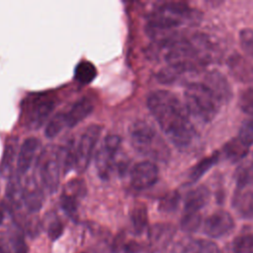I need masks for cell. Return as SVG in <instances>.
<instances>
[{
	"mask_svg": "<svg viewBox=\"0 0 253 253\" xmlns=\"http://www.w3.org/2000/svg\"><path fill=\"white\" fill-rule=\"evenodd\" d=\"M147 107L168 139L181 150L188 149L197 139V131L189 113L176 94L156 90L147 97Z\"/></svg>",
	"mask_w": 253,
	"mask_h": 253,
	"instance_id": "1",
	"label": "cell"
},
{
	"mask_svg": "<svg viewBox=\"0 0 253 253\" xmlns=\"http://www.w3.org/2000/svg\"><path fill=\"white\" fill-rule=\"evenodd\" d=\"M129 135L131 144L137 152L160 161L168 159V146L149 123L136 121L129 128Z\"/></svg>",
	"mask_w": 253,
	"mask_h": 253,
	"instance_id": "2",
	"label": "cell"
},
{
	"mask_svg": "<svg viewBox=\"0 0 253 253\" xmlns=\"http://www.w3.org/2000/svg\"><path fill=\"white\" fill-rule=\"evenodd\" d=\"M184 98L188 113L204 123L212 121L221 105L212 92L204 83L199 82L187 85Z\"/></svg>",
	"mask_w": 253,
	"mask_h": 253,
	"instance_id": "3",
	"label": "cell"
},
{
	"mask_svg": "<svg viewBox=\"0 0 253 253\" xmlns=\"http://www.w3.org/2000/svg\"><path fill=\"white\" fill-rule=\"evenodd\" d=\"M191 17V9L184 2H167L156 8L148 17L147 31L151 36L172 30Z\"/></svg>",
	"mask_w": 253,
	"mask_h": 253,
	"instance_id": "4",
	"label": "cell"
},
{
	"mask_svg": "<svg viewBox=\"0 0 253 253\" xmlns=\"http://www.w3.org/2000/svg\"><path fill=\"white\" fill-rule=\"evenodd\" d=\"M165 60L169 66L177 69L181 73L196 69L200 65L205 64L192 42L188 41L170 42Z\"/></svg>",
	"mask_w": 253,
	"mask_h": 253,
	"instance_id": "5",
	"label": "cell"
},
{
	"mask_svg": "<svg viewBox=\"0 0 253 253\" xmlns=\"http://www.w3.org/2000/svg\"><path fill=\"white\" fill-rule=\"evenodd\" d=\"M101 131V126L91 125L81 134L77 145L74 147V167L77 171L82 172L89 165Z\"/></svg>",
	"mask_w": 253,
	"mask_h": 253,
	"instance_id": "6",
	"label": "cell"
},
{
	"mask_svg": "<svg viewBox=\"0 0 253 253\" xmlns=\"http://www.w3.org/2000/svg\"><path fill=\"white\" fill-rule=\"evenodd\" d=\"M41 177L42 184L49 193L56 192L60 180L61 161L59 150L49 147L41 155Z\"/></svg>",
	"mask_w": 253,
	"mask_h": 253,
	"instance_id": "7",
	"label": "cell"
},
{
	"mask_svg": "<svg viewBox=\"0 0 253 253\" xmlns=\"http://www.w3.org/2000/svg\"><path fill=\"white\" fill-rule=\"evenodd\" d=\"M234 227V219L232 215L223 210L216 211L207 217L204 224V231L211 238H219Z\"/></svg>",
	"mask_w": 253,
	"mask_h": 253,
	"instance_id": "8",
	"label": "cell"
},
{
	"mask_svg": "<svg viewBox=\"0 0 253 253\" xmlns=\"http://www.w3.org/2000/svg\"><path fill=\"white\" fill-rule=\"evenodd\" d=\"M158 168L151 161H141L133 166L130 172L131 186L136 190H144L156 183Z\"/></svg>",
	"mask_w": 253,
	"mask_h": 253,
	"instance_id": "9",
	"label": "cell"
},
{
	"mask_svg": "<svg viewBox=\"0 0 253 253\" xmlns=\"http://www.w3.org/2000/svg\"><path fill=\"white\" fill-rule=\"evenodd\" d=\"M86 193V187L83 181L81 180H73L70 181L63 190L61 195V208L63 211L72 218H76L77 216V208L78 201L82 197H84Z\"/></svg>",
	"mask_w": 253,
	"mask_h": 253,
	"instance_id": "10",
	"label": "cell"
},
{
	"mask_svg": "<svg viewBox=\"0 0 253 253\" xmlns=\"http://www.w3.org/2000/svg\"><path fill=\"white\" fill-rule=\"evenodd\" d=\"M222 103H227L232 98V89L226 77L217 70L209 71L203 82Z\"/></svg>",
	"mask_w": 253,
	"mask_h": 253,
	"instance_id": "11",
	"label": "cell"
},
{
	"mask_svg": "<svg viewBox=\"0 0 253 253\" xmlns=\"http://www.w3.org/2000/svg\"><path fill=\"white\" fill-rule=\"evenodd\" d=\"M227 66L235 80L241 83L253 82V63L244 56L233 53L227 59Z\"/></svg>",
	"mask_w": 253,
	"mask_h": 253,
	"instance_id": "12",
	"label": "cell"
},
{
	"mask_svg": "<svg viewBox=\"0 0 253 253\" xmlns=\"http://www.w3.org/2000/svg\"><path fill=\"white\" fill-rule=\"evenodd\" d=\"M41 142L36 137H29L24 140L20 147V151L17 159V174L25 175L30 169L32 162L40 149Z\"/></svg>",
	"mask_w": 253,
	"mask_h": 253,
	"instance_id": "13",
	"label": "cell"
},
{
	"mask_svg": "<svg viewBox=\"0 0 253 253\" xmlns=\"http://www.w3.org/2000/svg\"><path fill=\"white\" fill-rule=\"evenodd\" d=\"M210 198V190L204 185H200L191 190L185 199V212H199V211L209 203Z\"/></svg>",
	"mask_w": 253,
	"mask_h": 253,
	"instance_id": "14",
	"label": "cell"
},
{
	"mask_svg": "<svg viewBox=\"0 0 253 253\" xmlns=\"http://www.w3.org/2000/svg\"><path fill=\"white\" fill-rule=\"evenodd\" d=\"M94 106L89 98H82L77 101L66 114L67 126L73 127L87 118L93 111Z\"/></svg>",
	"mask_w": 253,
	"mask_h": 253,
	"instance_id": "15",
	"label": "cell"
},
{
	"mask_svg": "<svg viewBox=\"0 0 253 253\" xmlns=\"http://www.w3.org/2000/svg\"><path fill=\"white\" fill-rule=\"evenodd\" d=\"M233 207L242 217L253 219V191L238 190L233 198Z\"/></svg>",
	"mask_w": 253,
	"mask_h": 253,
	"instance_id": "16",
	"label": "cell"
},
{
	"mask_svg": "<svg viewBox=\"0 0 253 253\" xmlns=\"http://www.w3.org/2000/svg\"><path fill=\"white\" fill-rule=\"evenodd\" d=\"M54 109V102L51 100H43L39 102L33 109L30 117V124L33 127L39 128L49 117Z\"/></svg>",
	"mask_w": 253,
	"mask_h": 253,
	"instance_id": "17",
	"label": "cell"
},
{
	"mask_svg": "<svg viewBox=\"0 0 253 253\" xmlns=\"http://www.w3.org/2000/svg\"><path fill=\"white\" fill-rule=\"evenodd\" d=\"M18 147V138L16 136L11 137L5 146L3 157L0 164V174L2 177L10 176L12 172V165L16 157Z\"/></svg>",
	"mask_w": 253,
	"mask_h": 253,
	"instance_id": "18",
	"label": "cell"
},
{
	"mask_svg": "<svg viewBox=\"0 0 253 253\" xmlns=\"http://www.w3.org/2000/svg\"><path fill=\"white\" fill-rule=\"evenodd\" d=\"M23 202L30 212H37L42 205V193L35 183L23 190Z\"/></svg>",
	"mask_w": 253,
	"mask_h": 253,
	"instance_id": "19",
	"label": "cell"
},
{
	"mask_svg": "<svg viewBox=\"0 0 253 253\" xmlns=\"http://www.w3.org/2000/svg\"><path fill=\"white\" fill-rule=\"evenodd\" d=\"M234 178L238 190L253 186V161L241 163L235 170Z\"/></svg>",
	"mask_w": 253,
	"mask_h": 253,
	"instance_id": "20",
	"label": "cell"
},
{
	"mask_svg": "<svg viewBox=\"0 0 253 253\" xmlns=\"http://www.w3.org/2000/svg\"><path fill=\"white\" fill-rule=\"evenodd\" d=\"M98 72L95 65L89 61L79 62L74 69V78L80 84H89L97 76Z\"/></svg>",
	"mask_w": 253,
	"mask_h": 253,
	"instance_id": "21",
	"label": "cell"
},
{
	"mask_svg": "<svg viewBox=\"0 0 253 253\" xmlns=\"http://www.w3.org/2000/svg\"><path fill=\"white\" fill-rule=\"evenodd\" d=\"M219 152H214L211 156L205 157L201 161H199L190 171V180L192 182H196L200 180L218 160Z\"/></svg>",
	"mask_w": 253,
	"mask_h": 253,
	"instance_id": "22",
	"label": "cell"
},
{
	"mask_svg": "<svg viewBox=\"0 0 253 253\" xmlns=\"http://www.w3.org/2000/svg\"><path fill=\"white\" fill-rule=\"evenodd\" d=\"M183 253H219L218 246L210 240L195 239L189 241L183 248Z\"/></svg>",
	"mask_w": 253,
	"mask_h": 253,
	"instance_id": "23",
	"label": "cell"
},
{
	"mask_svg": "<svg viewBox=\"0 0 253 253\" xmlns=\"http://www.w3.org/2000/svg\"><path fill=\"white\" fill-rule=\"evenodd\" d=\"M114 156H115V154L112 153L111 151H109L104 145L101 147V149L99 150V152L97 154L96 166H97L99 175L103 179H107L110 175Z\"/></svg>",
	"mask_w": 253,
	"mask_h": 253,
	"instance_id": "24",
	"label": "cell"
},
{
	"mask_svg": "<svg viewBox=\"0 0 253 253\" xmlns=\"http://www.w3.org/2000/svg\"><path fill=\"white\" fill-rule=\"evenodd\" d=\"M173 235V228L168 224H155L149 232L150 240L155 245H165Z\"/></svg>",
	"mask_w": 253,
	"mask_h": 253,
	"instance_id": "25",
	"label": "cell"
},
{
	"mask_svg": "<svg viewBox=\"0 0 253 253\" xmlns=\"http://www.w3.org/2000/svg\"><path fill=\"white\" fill-rule=\"evenodd\" d=\"M247 149L248 147L245 146L238 138L231 139L223 147L226 157L232 161H237L244 157L247 154Z\"/></svg>",
	"mask_w": 253,
	"mask_h": 253,
	"instance_id": "26",
	"label": "cell"
},
{
	"mask_svg": "<svg viewBox=\"0 0 253 253\" xmlns=\"http://www.w3.org/2000/svg\"><path fill=\"white\" fill-rule=\"evenodd\" d=\"M130 218H131L133 229L137 233H141L145 229L147 225V220H148L146 207L143 204L136 205L131 211Z\"/></svg>",
	"mask_w": 253,
	"mask_h": 253,
	"instance_id": "27",
	"label": "cell"
},
{
	"mask_svg": "<svg viewBox=\"0 0 253 253\" xmlns=\"http://www.w3.org/2000/svg\"><path fill=\"white\" fill-rule=\"evenodd\" d=\"M65 126H67L66 114L58 113V114L54 115L47 123L45 129H44L45 136L48 138H52V137L56 136Z\"/></svg>",
	"mask_w": 253,
	"mask_h": 253,
	"instance_id": "28",
	"label": "cell"
},
{
	"mask_svg": "<svg viewBox=\"0 0 253 253\" xmlns=\"http://www.w3.org/2000/svg\"><path fill=\"white\" fill-rule=\"evenodd\" d=\"M253 234L244 233L234 238L232 242L233 253H252Z\"/></svg>",
	"mask_w": 253,
	"mask_h": 253,
	"instance_id": "29",
	"label": "cell"
},
{
	"mask_svg": "<svg viewBox=\"0 0 253 253\" xmlns=\"http://www.w3.org/2000/svg\"><path fill=\"white\" fill-rule=\"evenodd\" d=\"M239 42L243 52L253 58V30L249 28L242 29L239 32Z\"/></svg>",
	"mask_w": 253,
	"mask_h": 253,
	"instance_id": "30",
	"label": "cell"
},
{
	"mask_svg": "<svg viewBox=\"0 0 253 253\" xmlns=\"http://www.w3.org/2000/svg\"><path fill=\"white\" fill-rule=\"evenodd\" d=\"M201 224V215L199 212H185L181 219V227L186 232H193Z\"/></svg>",
	"mask_w": 253,
	"mask_h": 253,
	"instance_id": "31",
	"label": "cell"
},
{
	"mask_svg": "<svg viewBox=\"0 0 253 253\" xmlns=\"http://www.w3.org/2000/svg\"><path fill=\"white\" fill-rule=\"evenodd\" d=\"M180 201V196L177 192H171L164 196L159 203V210L164 212H171L176 211Z\"/></svg>",
	"mask_w": 253,
	"mask_h": 253,
	"instance_id": "32",
	"label": "cell"
},
{
	"mask_svg": "<svg viewBox=\"0 0 253 253\" xmlns=\"http://www.w3.org/2000/svg\"><path fill=\"white\" fill-rule=\"evenodd\" d=\"M238 139L247 147L253 144V119H249L242 124L239 129Z\"/></svg>",
	"mask_w": 253,
	"mask_h": 253,
	"instance_id": "33",
	"label": "cell"
},
{
	"mask_svg": "<svg viewBox=\"0 0 253 253\" xmlns=\"http://www.w3.org/2000/svg\"><path fill=\"white\" fill-rule=\"evenodd\" d=\"M238 105L244 113L253 115V87H249L241 93Z\"/></svg>",
	"mask_w": 253,
	"mask_h": 253,
	"instance_id": "34",
	"label": "cell"
},
{
	"mask_svg": "<svg viewBox=\"0 0 253 253\" xmlns=\"http://www.w3.org/2000/svg\"><path fill=\"white\" fill-rule=\"evenodd\" d=\"M181 74L180 71H178L177 69L171 67V66H166L164 68H162L158 74H157V80L160 83L163 84H168L173 82L179 75Z\"/></svg>",
	"mask_w": 253,
	"mask_h": 253,
	"instance_id": "35",
	"label": "cell"
},
{
	"mask_svg": "<svg viewBox=\"0 0 253 253\" xmlns=\"http://www.w3.org/2000/svg\"><path fill=\"white\" fill-rule=\"evenodd\" d=\"M109 151H111L112 153H114L116 155L120 145H121V137L119 135H115V134H111L108 135L105 140H104V144H103Z\"/></svg>",
	"mask_w": 253,
	"mask_h": 253,
	"instance_id": "36",
	"label": "cell"
},
{
	"mask_svg": "<svg viewBox=\"0 0 253 253\" xmlns=\"http://www.w3.org/2000/svg\"><path fill=\"white\" fill-rule=\"evenodd\" d=\"M63 232V224L59 220H54L48 225L47 234L51 240H56Z\"/></svg>",
	"mask_w": 253,
	"mask_h": 253,
	"instance_id": "37",
	"label": "cell"
},
{
	"mask_svg": "<svg viewBox=\"0 0 253 253\" xmlns=\"http://www.w3.org/2000/svg\"><path fill=\"white\" fill-rule=\"evenodd\" d=\"M13 243H12V248L13 252L12 253H28V246L26 245L24 239L21 236H17L13 238Z\"/></svg>",
	"mask_w": 253,
	"mask_h": 253,
	"instance_id": "38",
	"label": "cell"
},
{
	"mask_svg": "<svg viewBox=\"0 0 253 253\" xmlns=\"http://www.w3.org/2000/svg\"><path fill=\"white\" fill-rule=\"evenodd\" d=\"M141 250V246L136 243L135 241H128L126 242L123 246H122V251L123 253H139Z\"/></svg>",
	"mask_w": 253,
	"mask_h": 253,
	"instance_id": "39",
	"label": "cell"
},
{
	"mask_svg": "<svg viewBox=\"0 0 253 253\" xmlns=\"http://www.w3.org/2000/svg\"><path fill=\"white\" fill-rule=\"evenodd\" d=\"M0 253H10V251L8 250L7 246L4 245L3 243L0 242Z\"/></svg>",
	"mask_w": 253,
	"mask_h": 253,
	"instance_id": "40",
	"label": "cell"
},
{
	"mask_svg": "<svg viewBox=\"0 0 253 253\" xmlns=\"http://www.w3.org/2000/svg\"><path fill=\"white\" fill-rule=\"evenodd\" d=\"M1 220H2V213H1V211H0V222H1Z\"/></svg>",
	"mask_w": 253,
	"mask_h": 253,
	"instance_id": "41",
	"label": "cell"
},
{
	"mask_svg": "<svg viewBox=\"0 0 253 253\" xmlns=\"http://www.w3.org/2000/svg\"><path fill=\"white\" fill-rule=\"evenodd\" d=\"M252 253H253V249H252Z\"/></svg>",
	"mask_w": 253,
	"mask_h": 253,
	"instance_id": "42",
	"label": "cell"
}]
</instances>
